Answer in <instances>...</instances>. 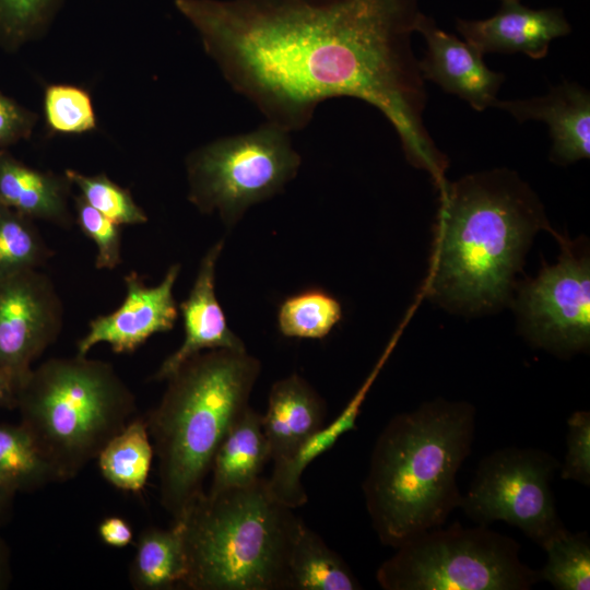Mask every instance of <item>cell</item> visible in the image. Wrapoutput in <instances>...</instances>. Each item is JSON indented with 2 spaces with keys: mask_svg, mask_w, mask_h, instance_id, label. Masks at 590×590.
Returning <instances> with one entry per match:
<instances>
[{
  "mask_svg": "<svg viewBox=\"0 0 590 590\" xmlns=\"http://www.w3.org/2000/svg\"><path fill=\"white\" fill-rule=\"evenodd\" d=\"M180 264H172L163 280L154 286L132 271L125 275L126 294L120 306L99 315L76 343V354L86 356L99 343H107L117 354L133 353L156 333L170 331L178 318L174 286Z\"/></svg>",
  "mask_w": 590,
  "mask_h": 590,
  "instance_id": "12",
  "label": "cell"
},
{
  "mask_svg": "<svg viewBox=\"0 0 590 590\" xmlns=\"http://www.w3.org/2000/svg\"><path fill=\"white\" fill-rule=\"evenodd\" d=\"M541 548L546 562L539 570L541 581L557 590L590 589V539L587 531L571 532L567 528Z\"/></svg>",
  "mask_w": 590,
  "mask_h": 590,
  "instance_id": "27",
  "label": "cell"
},
{
  "mask_svg": "<svg viewBox=\"0 0 590 590\" xmlns=\"http://www.w3.org/2000/svg\"><path fill=\"white\" fill-rule=\"evenodd\" d=\"M260 362L216 349L186 361L145 421L158 460L162 507L177 520L204 492L217 448L247 409Z\"/></svg>",
  "mask_w": 590,
  "mask_h": 590,
  "instance_id": "4",
  "label": "cell"
},
{
  "mask_svg": "<svg viewBox=\"0 0 590 590\" xmlns=\"http://www.w3.org/2000/svg\"><path fill=\"white\" fill-rule=\"evenodd\" d=\"M0 202H3V201L1 200V198H0ZM3 203H4V202H3Z\"/></svg>",
  "mask_w": 590,
  "mask_h": 590,
  "instance_id": "38",
  "label": "cell"
},
{
  "mask_svg": "<svg viewBox=\"0 0 590 590\" xmlns=\"http://www.w3.org/2000/svg\"><path fill=\"white\" fill-rule=\"evenodd\" d=\"M376 580L385 590H529L541 581L539 570L521 560L512 538L459 522L397 547Z\"/></svg>",
  "mask_w": 590,
  "mask_h": 590,
  "instance_id": "7",
  "label": "cell"
},
{
  "mask_svg": "<svg viewBox=\"0 0 590 590\" xmlns=\"http://www.w3.org/2000/svg\"><path fill=\"white\" fill-rule=\"evenodd\" d=\"M559 461L531 447H504L486 455L460 507L476 524L504 521L542 547L566 529L555 504L552 482Z\"/></svg>",
  "mask_w": 590,
  "mask_h": 590,
  "instance_id": "9",
  "label": "cell"
},
{
  "mask_svg": "<svg viewBox=\"0 0 590 590\" xmlns=\"http://www.w3.org/2000/svg\"><path fill=\"white\" fill-rule=\"evenodd\" d=\"M72 187L64 173L30 167L0 149V198L21 214L71 228L75 222L70 209Z\"/></svg>",
  "mask_w": 590,
  "mask_h": 590,
  "instance_id": "18",
  "label": "cell"
},
{
  "mask_svg": "<svg viewBox=\"0 0 590 590\" xmlns=\"http://www.w3.org/2000/svg\"><path fill=\"white\" fill-rule=\"evenodd\" d=\"M52 482L58 477L28 432L20 423L0 424V486L32 493Z\"/></svg>",
  "mask_w": 590,
  "mask_h": 590,
  "instance_id": "24",
  "label": "cell"
},
{
  "mask_svg": "<svg viewBox=\"0 0 590 590\" xmlns=\"http://www.w3.org/2000/svg\"><path fill=\"white\" fill-rule=\"evenodd\" d=\"M293 590H358L362 585L344 559L300 519L288 554Z\"/></svg>",
  "mask_w": 590,
  "mask_h": 590,
  "instance_id": "22",
  "label": "cell"
},
{
  "mask_svg": "<svg viewBox=\"0 0 590 590\" xmlns=\"http://www.w3.org/2000/svg\"><path fill=\"white\" fill-rule=\"evenodd\" d=\"M519 122L544 121L550 129V158L568 165L590 155V94L578 83L563 82L550 92L529 99L498 101L493 105Z\"/></svg>",
  "mask_w": 590,
  "mask_h": 590,
  "instance_id": "16",
  "label": "cell"
},
{
  "mask_svg": "<svg viewBox=\"0 0 590 590\" xmlns=\"http://www.w3.org/2000/svg\"><path fill=\"white\" fill-rule=\"evenodd\" d=\"M37 114L0 91V149L31 138Z\"/></svg>",
  "mask_w": 590,
  "mask_h": 590,
  "instance_id": "33",
  "label": "cell"
},
{
  "mask_svg": "<svg viewBox=\"0 0 590 590\" xmlns=\"http://www.w3.org/2000/svg\"><path fill=\"white\" fill-rule=\"evenodd\" d=\"M270 460L261 414L250 406L229 427L212 463L208 493L244 487L260 479Z\"/></svg>",
  "mask_w": 590,
  "mask_h": 590,
  "instance_id": "20",
  "label": "cell"
},
{
  "mask_svg": "<svg viewBox=\"0 0 590 590\" xmlns=\"http://www.w3.org/2000/svg\"><path fill=\"white\" fill-rule=\"evenodd\" d=\"M73 204L75 223L81 232L95 243L96 269L114 270L122 262L121 226L91 206L80 194L73 197Z\"/></svg>",
  "mask_w": 590,
  "mask_h": 590,
  "instance_id": "31",
  "label": "cell"
},
{
  "mask_svg": "<svg viewBox=\"0 0 590 590\" xmlns=\"http://www.w3.org/2000/svg\"><path fill=\"white\" fill-rule=\"evenodd\" d=\"M324 415L321 398L297 374L273 384L267 411L261 415L273 467L291 460L302 445L323 426Z\"/></svg>",
  "mask_w": 590,
  "mask_h": 590,
  "instance_id": "17",
  "label": "cell"
},
{
  "mask_svg": "<svg viewBox=\"0 0 590 590\" xmlns=\"http://www.w3.org/2000/svg\"><path fill=\"white\" fill-rule=\"evenodd\" d=\"M560 244L559 261L522 286L517 310L532 344L567 355L590 343V261L577 245Z\"/></svg>",
  "mask_w": 590,
  "mask_h": 590,
  "instance_id": "10",
  "label": "cell"
},
{
  "mask_svg": "<svg viewBox=\"0 0 590 590\" xmlns=\"http://www.w3.org/2000/svg\"><path fill=\"white\" fill-rule=\"evenodd\" d=\"M408 320L409 317L406 316L365 381L331 424L322 426L311 435L291 460L282 465L273 467L272 474L267 480V483L270 493L278 502L292 509L300 507L307 502V495L300 479L304 470L317 457L332 448L343 434L356 429V418L359 415L365 398L394 350Z\"/></svg>",
  "mask_w": 590,
  "mask_h": 590,
  "instance_id": "19",
  "label": "cell"
},
{
  "mask_svg": "<svg viewBox=\"0 0 590 590\" xmlns=\"http://www.w3.org/2000/svg\"><path fill=\"white\" fill-rule=\"evenodd\" d=\"M415 32L423 35L427 46L424 58L418 60L424 80L459 96L477 111L493 105L505 81L504 73L491 70L480 51L438 27L430 16L422 12Z\"/></svg>",
  "mask_w": 590,
  "mask_h": 590,
  "instance_id": "13",
  "label": "cell"
},
{
  "mask_svg": "<svg viewBox=\"0 0 590 590\" xmlns=\"http://www.w3.org/2000/svg\"><path fill=\"white\" fill-rule=\"evenodd\" d=\"M438 202L427 293L470 311L505 302L534 233L547 227L534 192L495 169L448 181Z\"/></svg>",
  "mask_w": 590,
  "mask_h": 590,
  "instance_id": "2",
  "label": "cell"
},
{
  "mask_svg": "<svg viewBox=\"0 0 590 590\" xmlns=\"http://www.w3.org/2000/svg\"><path fill=\"white\" fill-rule=\"evenodd\" d=\"M52 255L35 221L0 202V275L40 269Z\"/></svg>",
  "mask_w": 590,
  "mask_h": 590,
  "instance_id": "25",
  "label": "cell"
},
{
  "mask_svg": "<svg viewBox=\"0 0 590 590\" xmlns=\"http://www.w3.org/2000/svg\"><path fill=\"white\" fill-rule=\"evenodd\" d=\"M500 1L496 14L488 19H457L458 32L482 55L522 52L532 59H542L553 39L570 33L562 9L535 10L521 4L520 0Z\"/></svg>",
  "mask_w": 590,
  "mask_h": 590,
  "instance_id": "14",
  "label": "cell"
},
{
  "mask_svg": "<svg viewBox=\"0 0 590 590\" xmlns=\"http://www.w3.org/2000/svg\"><path fill=\"white\" fill-rule=\"evenodd\" d=\"M16 409L58 481L67 482L135 416L137 399L110 363L76 354L32 368Z\"/></svg>",
  "mask_w": 590,
  "mask_h": 590,
  "instance_id": "6",
  "label": "cell"
},
{
  "mask_svg": "<svg viewBox=\"0 0 590 590\" xmlns=\"http://www.w3.org/2000/svg\"><path fill=\"white\" fill-rule=\"evenodd\" d=\"M300 161L291 132L266 121L187 155L188 200L201 213L217 212L232 226L249 206L281 192L296 176Z\"/></svg>",
  "mask_w": 590,
  "mask_h": 590,
  "instance_id": "8",
  "label": "cell"
},
{
  "mask_svg": "<svg viewBox=\"0 0 590 590\" xmlns=\"http://www.w3.org/2000/svg\"><path fill=\"white\" fill-rule=\"evenodd\" d=\"M62 327V300L46 273L36 269L0 275V368L19 387Z\"/></svg>",
  "mask_w": 590,
  "mask_h": 590,
  "instance_id": "11",
  "label": "cell"
},
{
  "mask_svg": "<svg viewBox=\"0 0 590 590\" xmlns=\"http://www.w3.org/2000/svg\"><path fill=\"white\" fill-rule=\"evenodd\" d=\"M63 173L91 206L117 225L122 227L148 222V214L134 201L130 190L116 184L106 174L85 175L71 168Z\"/></svg>",
  "mask_w": 590,
  "mask_h": 590,
  "instance_id": "29",
  "label": "cell"
},
{
  "mask_svg": "<svg viewBox=\"0 0 590 590\" xmlns=\"http://www.w3.org/2000/svg\"><path fill=\"white\" fill-rule=\"evenodd\" d=\"M566 453L560 477L590 485V412L578 410L567 418Z\"/></svg>",
  "mask_w": 590,
  "mask_h": 590,
  "instance_id": "32",
  "label": "cell"
},
{
  "mask_svg": "<svg viewBox=\"0 0 590 590\" xmlns=\"http://www.w3.org/2000/svg\"><path fill=\"white\" fill-rule=\"evenodd\" d=\"M227 83L267 121L304 129L317 107L354 97L396 130L406 161L437 190L448 157L424 123L412 48L420 0H175Z\"/></svg>",
  "mask_w": 590,
  "mask_h": 590,
  "instance_id": "1",
  "label": "cell"
},
{
  "mask_svg": "<svg viewBox=\"0 0 590 590\" xmlns=\"http://www.w3.org/2000/svg\"><path fill=\"white\" fill-rule=\"evenodd\" d=\"M177 520L187 555L186 588L290 589L288 554L300 518L272 496L267 479L204 491Z\"/></svg>",
  "mask_w": 590,
  "mask_h": 590,
  "instance_id": "5",
  "label": "cell"
},
{
  "mask_svg": "<svg viewBox=\"0 0 590 590\" xmlns=\"http://www.w3.org/2000/svg\"><path fill=\"white\" fill-rule=\"evenodd\" d=\"M101 540L114 547H125L131 543L133 532L130 524L120 517H107L98 526Z\"/></svg>",
  "mask_w": 590,
  "mask_h": 590,
  "instance_id": "34",
  "label": "cell"
},
{
  "mask_svg": "<svg viewBox=\"0 0 590 590\" xmlns=\"http://www.w3.org/2000/svg\"><path fill=\"white\" fill-rule=\"evenodd\" d=\"M11 579V552L5 541L0 536V590L7 589Z\"/></svg>",
  "mask_w": 590,
  "mask_h": 590,
  "instance_id": "36",
  "label": "cell"
},
{
  "mask_svg": "<svg viewBox=\"0 0 590 590\" xmlns=\"http://www.w3.org/2000/svg\"><path fill=\"white\" fill-rule=\"evenodd\" d=\"M153 445L145 418L134 416L97 456L103 477L118 489L141 491L151 470Z\"/></svg>",
  "mask_w": 590,
  "mask_h": 590,
  "instance_id": "23",
  "label": "cell"
},
{
  "mask_svg": "<svg viewBox=\"0 0 590 590\" xmlns=\"http://www.w3.org/2000/svg\"><path fill=\"white\" fill-rule=\"evenodd\" d=\"M476 411L441 398L393 416L379 434L363 483L381 544L394 550L442 526L460 507L457 473L469 457Z\"/></svg>",
  "mask_w": 590,
  "mask_h": 590,
  "instance_id": "3",
  "label": "cell"
},
{
  "mask_svg": "<svg viewBox=\"0 0 590 590\" xmlns=\"http://www.w3.org/2000/svg\"><path fill=\"white\" fill-rule=\"evenodd\" d=\"M66 0H0V49L14 52L44 37Z\"/></svg>",
  "mask_w": 590,
  "mask_h": 590,
  "instance_id": "28",
  "label": "cell"
},
{
  "mask_svg": "<svg viewBox=\"0 0 590 590\" xmlns=\"http://www.w3.org/2000/svg\"><path fill=\"white\" fill-rule=\"evenodd\" d=\"M43 105L46 127L54 133L81 134L96 129L92 96L81 86L49 84L44 91Z\"/></svg>",
  "mask_w": 590,
  "mask_h": 590,
  "instance_id": "30",
  "label": "cell"
},
{
  "mask_svg": "<svg viewBox=\"0 0 590 590\" xmlns=\"http://www.w3.org/2000/svg\"><path fill=\"white\" fill-rule=\"evenodd\" d=\"M223 241L215 243L200 261L188 297L180 303L185 338L161 364L152 380H167L186 361L208 350L246 351L244 342L228 327L215 294V268Z\"/></svg>",
  "mask_w": 590,
  "mask_h": 590,
  "instance_id": "15",
  "label": "cell"
},
{
  "mask_svg": "<svg viewBox=\"0 0 590 590\" xmlns=\"http://www.w3.org/2000/svg\"><path fill=\"white\" fill-rule=\"evenodd\" d=\"M341 318L340 302L322 290L311 288L290 296L281 304L278 326L288 338L322 339Z\"/></svg>",
  "mask_w": 590,
  "mask_h": 590,
  "instance_id": "26",
  "label": "cell"
},
{
  "mask_svg": "<svg viewBox=\"0 0 590 590\" xmlns=\"http://www.w3.org/2000/svg\"><path fill=\"white\" fill-rule=\"evenodd\" d=\"M15 494L0 486V527L9 521L13 511Z\"/></svg>",
  "mask_w": 590,
  "mask_h": 590,
  "instance_id": "37",
  "label": "cell"
},
{
  "mask_svg": "<svg viewBox=\"0 0 590 590\" xmlns=\"http://www.w3.org/2000/svg\"><path fill=\"white\" fill-rule=\"evenodd\" d=\"M19 386L14 379L0 368V409L15 410Z\"/></svg>",
  "mask_w": 590,
  "mask_h": 590,
  "instance_id": "35",
  "label": "cell"
},
{
  "mask_svg": "<svg viewBox=\"0 0 590 590\" xmlns=\"http://www.w3.org/2000/svg\"><path fill=\"white\" fill-rule=\"evenodd\" d=\"M182 526L174 520L169 529L150 527L137 540L129 580L137 590H164L182 585L187 576Z\"/></svg>",
  "mask_w": 590,
  "mask_h": 590,
  "instance_id": "21",
  "label": "cell"
}]
</instances>
